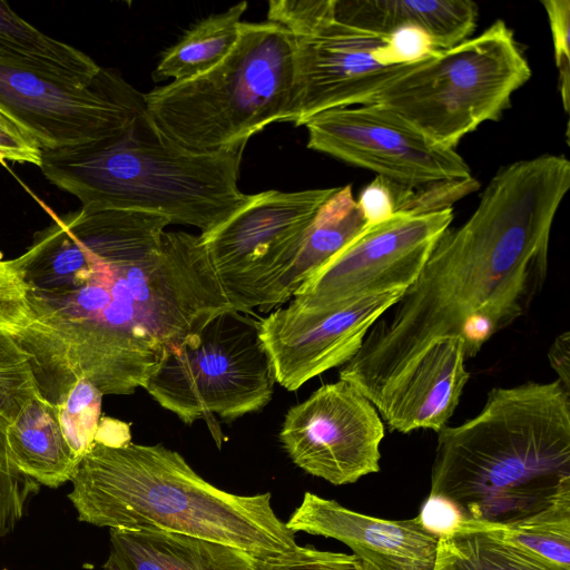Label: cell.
<instances>
[{
    "label": "cell",
    "instance_id": "obj_8",
    "mask_svg": "<svg viewBox=\"0 0 570 570\" xmlns=\"http://www.w3.org/2000/svg\"><path fill=\"white\" fill-rule=\"evenodd\" d=\"M257 323L255 314L234 309L216 316L169 354L142 389L184 423L204 420L220 448L224 436L215 416L234 421L273 396L274 370Z\"/></svg>",
    "mask_w": 570,
    "mask_h": 570
},
{
    "label": "cell",
    "instance_id": "obj_19",
    "mask_svg": "<svg viewBox=\"0 0 570 570\" xmlns=\"http://www.w3.org/2000/svg\"><path fill=\"white\" fill-rule=\"evenodd\" d=\"M478 17L479 7L470 0H335V19L341 23L382 37L420 29L440 51L469 39Z\"/></svg>",
    "mask_w": 570,
    "mask_h": 570
},
{
    "label": "cell",
    "instance_id": "obj_28",
    "mask_svg": "<svg viewBox=\"0 0 570 570\" xmlns=\"http://www.w3.org/2000/svg\"><path fill=\"white\" fill-rule=\"evenodd\" d=\"M38 395L30 356L12 335L0 331V414L10 423Z\"/></svg>",
    "mask_w": 570,
    "mask_h": 570
},
{
    "label": "cell",
    "instance_id": "obj_31",
    "mask_svg": "<svg viewBox=\"0 0 570 570\" xmlns=\"http://www.w3.org/2000/svg\"><path fill=\"white\" fill-rule=\"evenodd\" d=\"M267 18L294 37L308 35L335 19V0H272Z\"/></svg>",
    "mask_w": 570,
    "mask_h": 570
},
{
    "label": "cell",
    "instance_id": "obj_5",
    "mask_svg": "<svg viewBox=\"0 0 570 570\" xmlns=\"http://www.w3.org/2000/svg\"><path fill=\"white\" fill-rule=\"evenodd\" d=\"M245 146L193 151L165 135L145 106L117 136L42 150L40 169L81 208L148 213L204 235L249 200L238 188Z\"/></svg>",
    "mask_w": 570,
    "mask_h": 570
},
{
    "label": "cell",
    "instance_id": "obj_33",
    "mask_svg": "<svg viewBox=\"0 0 570 570\" xmlns=\"http://www.w3.org/2000/svg\"><path fill=\"white\" fill-rule=\"evenodd\" d=\"M551 30L554 61L559 71V89L566 112L570 105V1H541Z\"/></svg>",
    "mask_w": 570,
    "mask_h": 570
},
{
    "label": "cell",
    "instance_id": "obj_10",
    "mask_svg": "<svg viewBox=\"0 0 570 570\" xmlns=\"http://www.w3.org/2000/svg\"><path fill=\"white\" fill-rule=\"evenodd\" d=\"M142 108L144 94L116 71L101 67L85 85L0 56V112L42 150L117 136Z\"/></svg>",
    "mask_w": 570,
    "mask_h": 570
},
{
    "label": "cell",
    "instance_id": "obj_36",
    "mask_svg": "<svg viewBox=\"0 0 570 570\" xmlns=\"http://www.w3.org/2000/svg\"><path fill=\"white\" fill-rule=\"evenodd\" d=\"M6 160L40 168L42 149L30 135L0 112V163Z\"/></svg>",
    "mask_w": 570,
    "mask_h": 570
},
{
    "label": "cell",
    "instance_id": "obj_1",
    "mask_svg": "<svg viewBox=\"0 0 570 570\" xmlns=\"http://www.w3.org/2000/svg\"><path fill=\"white\" fill-rule=\"evenodd\" d=\"M61 219L89 263L63 292H29L31 320L13 336L51 404L78 380L132 394L233 309L199 235L166 232L167 218L136 210L80 207Z\"/></svg>",
    "mask_w": 570,
    "mask_h": 570
},
{
    "label": "cell",
    "instance_id": "obj_22",
    "mask_svg": "<svg viewBox=\"0 0 570 570\" xmlns=\"http://www.w3.org/2000/svg\"><path fill=\"white\" fill-rule=\"evenodd\" d=\"M246 9L247 2L243 1L199 20L161 55L153 79L181 81L215 68L237 43Z\"/></svg>",
    "mask_w": 570,
    "mask_h": 570
},
{
    "label": "cell",
    "instance_id": "obj_26",
    "mask_svg": "<svg viewBox=\"0 0 570 570\" xmlns=\"http://www.w3.org/2000/svg\"><path fill=\"white\" fill-rule=\"evenodd\" d=\"M492 532L559 568L570 570V504L551 509L514 528Z\"/></svg>",
    "mask_w": 570,
    "mask_h": 570
},
{
    "label": "cell",
    "instance_id": "obj_12",
    "mask_svg": "<svg viewBox=\"0 0 570 570\" xmlns=\"http://www.w3.org/2000/svg\"><path fill=\"white\" fill-rule=\"evenodd\" d=\"M307 147L405 186L472 177L455 149L443 147L379 105L333 108L307 119Z\"/></svg>",
    "mask_w": 570,
    "mask_h": 570
},
{
    "label": "cell",
    "instance_id": "obj_17",
    "mask_svg": "<svg viewBox=\"0 0 570 570\" xmlns=\"http://www.w3.org/2000/svg\"><path fill=\"white\" fill-rule=\"evenodd\" d=\"M464 342L448 335L433 340L410 371L375 404L391 430L440 431L455 411L470 373Z\"/></svg>",
    "mask_w": 570,
    "mask_h": 570
},
{
    "label": "cell",
    "instance_id": "obj_9",
    "mask_svg": "<svg viewBox=\"0 0 570 570\" xmlns=\"http://www.w3.org/2000/svg\"><path fill=\"white\" fill-rule=\"evenodd\" d=\"M336 187L267 190L212 232L199 235L234 311L254 314L282 305V283L305 233Z\"/></svg>",
    "mask_w": 570,
    "mask_h": 570
},
{
    "label": "cell",
    "instance_id": "obj_29",
    "mask_svg": "<svg viewBox=\"0 0 570 570\" xmlns=\"http://www.w3.org/2000/svg\"><path fill=\"white\" fill-rule=\"evenodd\" d=\"M8 421L0 414V538L13 531L40 484L14 463L7 441Z\"/></svg>",
    "mask_w": 570,
    "mask_h": 570
},
{
    "label": "cell",
    "instance_id": "obj_35",
    "mask_svg": "<svg viewBox=\"0 0 570 570\" xmlns=\"http://www.w3.org/2000/svg\"><path fill=\"white\" fill-rule=\"evenodd\" d=\"M439 51L424 31L404 28L387 36L385 61L390 66L414 65Z\"/></svg>",
    "mask_w": 570,
    "mask_h": 570
},
{
    "label": "cell",
    "instance_id": "obj_7",
    "mask_svg": "<svg viewBox=\"0 0 570 570\" xmlns=\"http://www.w3.org/2000/svg\"><path fill=\"white\" fill-rule=\"evenodd\" d=\"M532 75L513 30L495 20L481 35L420 61L382 88L370 105L405 119L455 149L487 121H498Z\"/></svg>",
    "mask_w": 570,
    "mask_h": 570
},
{
    "label": "cell",
    "instance_id": "obj_14",
    "mask_svg": "<svg viewBox=\"0 0 570 570\" xmlns=\"http://www.w3.org/2000/svg\"><path fill=\"white\" fill-rule=\"evenodd\" d=\"M403 293L373 294L325 309H307L291 302L258 317V336L276 383L296 391L313 377L346 364L372 325Z\"/></svg>",
    "mask_w": 570,
    "mask_h": 570
},
{
    "label": "cell",
    "instance_id": "obj_2",
    "mask_svg": "<svg viewBox=\"0 0 570 570\" xmlns=\"http://www.w3.org/2000/svg\"><path fill=\"white\" fill-rule=\"evenodd\" d=\"M569 187L563 155L502 166L471 216L441 234L415 282L392 315L372 325L340 379L375 405L438 337L460 336L465 358L475 356L542 289L553 220Z\"/></svg>",
    "mask_w": 570,
    "mask_h": 570
},
{
    "label": "cell",
    "instance_id": "obj_25",
    "mask_svg": "<svg viewBox=\"0 0 570 570\" xmlns=\"http://www.w3.org/2000/svg\"><path fill=\"white\" fill-rule=\"evenodd\" d=\"M433 570H566L492 531L440 538Z\"/></svg>",
    "mask_w": 570,
    "mask_h": 570
},
{
    "label": "cell",
    "instance_id": "obj_13",
    "mask_svg": "<svg viewBox=\"0 0 570 570\" xmlns=\"http://www.w3.org/2000/svg\"><path fill=\"white\" fill-rule=\"evenodd\" d=\"M383 438L375 406L341 379L292 406L279 432L283 449L298 468L334 485L377 472Z\"/></svg>",
    "mask_w": 570,
    "mask_h": 570
},
{
    "label": "cell",
    "instance_id": "obj_3",
    "mask_svg": "<svg viewBox=\"0 0 570 570\" xmlns=\"http://www.w3.org/2000/svg\"><path fill=\"white\" fill-rule=\"evenodd\" d=\"M430 494L483 531L570 504V391L558 380L492 389L476 416L438 431Z\"/></svg>",
    "mask_w": 570,
    "mask_h": 570
},
{
    "label": "cell",
    "instance_id": "obj_15",
    "mask_svg": "<svg viewBox=\"0 0 570 570\" xmlns=\"http://www.w3.org/2000/svg\"><path fill=\"white\" fill-rule=\"evenodd\" d=\"M294 38L295 126L328 109L370 105L382 88L416 65H385L381 53L387 37L336 19Z\"/></svg>",
    "mask_w": 570,
    "mask_h": 570
},
{
    "label": "cell",
    "instance_id": "obj_20",
    "mask_svg": "<svg viewBox=\"0 0 570 570\" xmlns=\"http://www.w3.org/2000/svg\"><path fill=\"white\" fill-rule=\"evenodd\" d=\"M7 441L19 470L40 485L58 488L70 481L81 460L62 432L58 407L41 395L8 423Z\"/></svg>",
    "mask_w": 570,
    "mask_h": 570
},
{
    "label": "cell",
    "instance_id": "obj_16",
    "mask_svg": "<svg viewBox=\"0 0 570 570\" xmlns=\"http://www.w3.org/2000/svg\"><path fill=\"white\" fill-rule=\"evenodd\" d=\"M286 527L346 544L370 570H433L439 538L417 517L384 520L305 492Z\"/></svg>",
    "mask_w": 570,
    "mask_h": 570
},
{
    "label": "cell",
    "instance_id": "obj_18",
    "mask_svg": "<svg viewBox=\"0 0 570 570\" xmlns=\"http://www.w3.org/2000/svg\"><path fill=\"white\" fill-rule=\"evenodd\" d=\"M104 570H264L230 546L168 531L110 529Z\"/></svg>",
    "mask_w": 570,
    "mask_h": 570
},
{
    "label": "cell",
    "instance_id": "obj_32",
    "mask_svg": "<svg viewBox=\"0 0 570 570\" xmlns=\"http://www.w3.org/2000/svg\"><path fill=\"white\" fill-rule=\"evenodd\" d=\"M30 320L29 287L13 259L0 256V331L14 336Z\"/></svg>",
    "mask_w": 570,
    "mask_h": 570
},
{
    "label": "cell",
    "instance_id": "obj_37",
    "mask_svg": "<svg viewBox=\"0 0 570 570\" xmlns=\"http://www.w3.org/2000/svg\"><path fill=\"white\" fill-rule=\"evenodd\" d=\"M417 519L431 534L440 538L450 537L461 531L464 515L455 503L445 497L430 494L421 507Z\"/></svg>",
    "mask_w": 570,
    "mask_h": 570
},
{
    "label": "cell",
    "instance_id": "obj_38",
    "mask_svg": "<svg viewBox=\"0 0 570 570\" xmlns=\"http://www.w3.org/2000/svg\"><path fill=\"white\" fill-rule=\"evenodd\" d=\"M356 203L366 226L379 224L394 215L389 180L379 176L362 189Z\"/></svg>",
    "mask_w": 570,
    "mask_h": 570
},
{
    "label": "cell",
    "instance_id": "obj_24",
    "mask_svg": "<svg viewBox=\"0 0 570 570\" xmlns=\"http://www.w3.org/2000/svg\"><path fill=\"white\" fill-rule=\"evenodd\" d=\"M13 263L30 293H59L69 288L89 263L86 249L61 217L35 235L31 245Z\"/></svg>",
    "mask_w": 570,
    "mask_h": 570
},
{
    "label": "cell",
    "instance_id": "obj_30",
    "mask_svg": "<svg viewBox=\"0 0 570 570\" xmlns=\"http://www.w3.org/2000/svg\"><path fill=\"white\" fill-rule=\"evenodd\" d=\"M394 214H429L452 208V205L479 188L473 178L441 180L419 186H405L389 180Z\"/></svg>",
    "mask_w": 570,
    "mask_h": 570
},
{
    "label": "cell",
    "instance_id": "obj_27",
    "mask_svg": "<svg viewBox=\"0 0 570 570\" xmlns=\"http://www.w3.org/2000/svg\"><path fill=\"white\" fill-rule=\"evenodd\" d=\"M102 396L89 381L78 380L57 405L62 432L80 458L95 443L101 420Z\"/></svg>",
    "mask_w": 570,
    "mask_h": 570
},
{
    "label": "cell",
    "instance_id": "obj_21",
    "mask_svg": "<svg viewBox=\"0 0 570 570\" xmlns=\"http://www.w3.org/2000/svg\"><path fill=\"white\" fill-rule=\"evenodd\" d=\"M366 223L353 196L352 186L336 187L307 228L296 258L282 287V304L326 265L364 228Z\"/></svg>",
    "mask_w": 570,
    "mask_h": 570
},
{
    "label": "cell",
    "instance_id": "obj_34",
    "mask_svg": "<svg viewBox=\"0 0 570 570\" xmlns=\"http://www.w3.org/2000/svg\"><path fill=\"white\" fill-rule=\"evenodd\" d=\"M264 570H370L356 556L299 547L289 557L264 563Z\"/></svg>",
    "mask_w": 570,
    "mask_h": 570
},
{
    "label": "cell",
    "instance_id": "obj_4",
    "mask_svg": "<svg viewBox=\"0 0 570 570\" xmlns=\"http://www.w3.org/2000/svg\"><path fill=\"white\" fill-rule=\"evenodd\" d=\"M70 482L68 498L78 519L96 527L188 534L234 547L263 563L298 548L269 492L238 495L218 489L161 444L95 442Z\"/></svg>",
    "mask_w": 570,
    "mask_h": 570
},
{
    "label": "cell",
    "instance_id": "obj_11",
    "mask_svg": "<svg viewBox=\"0 0 570 570\" xmlns=\"http://www.w3.org/2000/svg\"><path fill=\"white\" fill-rule=\"evenodd\" d=\"M453 209L395 213L366 226L294 293L307 309L341 306L364 296L405 292L423 269L436 240L450 227Z\"/></svg>",
    "mask_w": 570,
    "mask_h": 570
},
{
    "label": "cell",
    "instance_id": "obj_23",
    "mask_svg": "<svg viewBox=\"0 0 570 570\" xmlns=\"http://www.w3.org/2000/svg\"><path fill=\"white\" fill-rule=\"evenodd\" d=\"M0 56L85 85L101 69L85 52L39 31L4 1H0Z\"/></svg>",
    "mask_w": 570,
    "mask_h": 570
},
{
    "label": "cell",
    "instance_id": "obj_6",
    "mask_svg": "<svg viewBox=\"0 0 570 570\" xmlns=\"http://www.w3.org/2000/svg\"><path fill=\"white\" fill-rule=\"evenodd\" d=\"M295 38L271 22H242L239 38L215 68L144 94L146 111L180 146L229 149L275 121H291Z\"/></svg>",
    "mask_w": 570,
    "mask_h": 570
},
{
    "label": "cell",
    "instance_id": "obj_39",
    "mask_svg": "<svg viewBox=\"0 0 570 570\" xmlns=\"http://www.w3.org/2000/svg\"><path fill=\"white\" fill-rule=\"evenodd\" d=\"M548 357L551 367L558 374V381L570 391V334L564 332L551 344Z\"/></svg>",
    "mask_w": 570,
    "mask_h": 570
}]
</instances>
